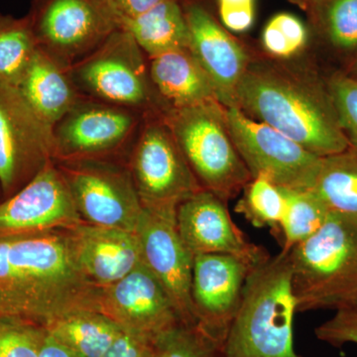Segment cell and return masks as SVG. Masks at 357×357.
Instances as JSON below:
<instances>
[{
	"label": "cell",
	"instance_id": "cell-28",
	"mask_svg": "<svg viewBox=\"0 0 357 357\" xmlns=\"http://www.w3.org/2000/svg\"><path fill=\"white\" fill-rule=\"evenodd\" d=\"M153 357H225L223 347L198 326L178 323L153 338Z\"/></svg>",
	"mask_w": 357,
	"mask_h": 357
},
{
	"label": "cell",
	"instance_id": "cell-23",
	"mask_svg": "<svg viewBox=\"0 0 357 357\" xmlns=\"http://www.w3.org/2000/svg\"><path fill=\"white\" fill-rule=\"evenodd\" d=\"M283 189L286 206L278 229L273 232L281 252L289 253L314 236L330 215V208L312 190Z\"/></svg>",
	"mask_w": 357,
	"mask_h": 357
},
{
	"label": "cell",
	"instance_id": "cell-25",
	"mask_svg": "<svg viewBox=\"0 0 357 357\" xmlns=\"http://www.w3.org/2000/svg\"><path fill=\"white\" fill-rule=\"evenodd\" d=\"M37 48L27 15L0 13V83L17 88Z\"/></svg>",
	"mask_w": 357,
	"mask_h": 357
},
{
	"label": "cell",
	"instance_id": "cell-21",
	"mask_svg": "<svg viewBox=\"0 0 357 357\" xmlns=\"http://www.w3.org/2000/svg\"><path fill=\"white\" fill-rule=\"evenodd\" d=\"M128 31L147 57L189 48L190 34L184 9L177 0H163L135 17L121 18Z\"/></svg>",
	"mask_w": 357,
	"mask_h": 357
},
{
	"label": "cell",
	"instance_id": "cell-40",
	"mask_svg": "<svg viewBox=\"0 0 357 357\" xmlns=\"http://www.w3.org/2000/svg\"><path fill=\"white\" fill-rule=\"evenodd\" d=\"M354 307V309H356V311H357V301H356V304H354V307Z\"/></svg>",
	"mask_w": 357,
	"mask_h": 357
},
{
	"label": "cell",
	"instance_id": "cell-14",
	"mask_svg": "<svg viewBox=\"0 0 357 357\" xmlns=\"http://www.w3.org/2000/svg\"><path fill=\"white\" fill-rule=\"evenodd\" d=\"M84 222L64 176L52 161L0 204V232L25 234L69 229Z\"/></svg>",
	"mask_w": 357,
	"mask_h": 357
},
{
	"label": "cell",
	"instance_id": "cell-19",
	"mask_svg": "<svg viewBox=\"0 0 357 357\" xmlns=\"http://www.w3.org/2000/svg\"><path fill=\"white\" fill-rule=\"evenodd\" d=\"M150 79L165 109H187L218 102L208 75L189 48L148 58Z\"/></svg>",
	"mask_w": 357,
	"mask_h": 357
},
{
	"label": "cell",
	"instance_id": "cell-12",
	"mask_svg": "<svg viewBox=\"0 0 357 357\" xmlns=\"http://www.w3.org/2000/svg\"><path fill=\"white\" fill-rule=\"evenodd\" d=\"M135 234L142 262L165 289L181 323L197 326L191 293L194 256L178 234L177 210L144 208Z\"/></svg>",
	"mask_w": 357,
	"mask_h": 357
},
{
	"label": "cell",
	"instance_id": "cell-30",
	"mask_svg": "<svg viewBox=\"0 0 357 357\" xmlns=\"http://www.w3.org/2000/svg\"><path fill=\"white\" fill-rule=\"evenodd\" d=\"M328 93L338 122L349 145L357 149V79L337 74L328 81Z\"/></svg>",
	"mask_w": 357,
	"mask_h": 357
},
{
	"label": "cell",
	"instance_id": "cell-16",
	"mask_svg": "<svg viewBox=\"0 0 357 357\" xmlns=\"http://www.w3.org/2000/svg\"><path fill=\"white\" fill-rule=\"evenodd\" d=\"M177 227L194 257L230 255L258 263L269 255L266 249L246 238L229 215L227 203L204 189L178 204Z\"/></svg>",
	"mask_w": 357,
	"mask_h": 357
},
{
	"label": "cell",
	"instance_id": "cell-24",
	"mask_svg": "<svg viewBox=\"0 0 357 357\" xmlns=\"http://www.w3.org/2000/svg\"><path fill=\"white\" fill-rule=\"evenodd\" d=\"M312 190L331 211L357 215V149L321 157Z\"/></svg>",
	"mask_w": 357,
	"mask_h": 357
},
{
	"label": "cell",
	"instance_id": "cell-1",
	"mask_svg": "<svg viewBox=\"0 0 357 357\" xmlns=\"http://www.w3.org/2000/svg\"><path fill=\"white\" fill-rule=\"evenodd\" d=\"M234 107L317 156L351 147L328 86L303 70L251 60L237 86Z\"/></svg>",
	"mask_w": 357,
	"mask_h": 357
},
{
	"label": "cell",
	"instance_id": "cell-8",
	"mask_svg": "<svg viewBox=\"0 0 357 357\" xmlns=\"http://www.w3.org/2000/svg\"><path fill=\"white\" fill-rule=\"evenodd\" d=\"M55 161L53 126L17 88L0 83V188L13 196Z\"/></svg>",
	"mask_w": 357,
	"mask_h": 357
},
{
	"label": "cell",
	"instance_id": "cell-38",
	"mask_svg": "<svg viewBox=\"0 0 357 357\" xmlns=\"http://www.w3.org/2000/svg\"><path fill=\"white\" fill-rule=\"evenodd\" d=\"M295 3L299 4L303 8L311 9L312 6L316 3L317 0H292Z\"/></svg>",
	"mask_w": 357,
	"mask_h": 357
},
{
	"label": "cell",
	"instance_id": "cell-7",
	"mask_svg": "<svg viewBox=\"0 0 357 357\" xmlns=\"http://www.w3.org/2000/svg\"><path fill=\"white\" fill-rule=\"evenodd\" d=\"M27 17L40 48L69 68L121 28L110 0H33Z\"/></svg>",
	"mask_w": 357,
	"mask_h": 357
},
{
	"label": "cell",
	"instance_id": "cell-26",
	"mask_svg": "<svg viewBox=\"0 0 357 357\" xmlns=\"http://www.w3.org/2000/svg\"><path fill=\"white\" fill-rule=\"evenodd\" d=\"M286 199L283 189L264 175L255 176L244 187L243 197L236 204V213L243 215L253 227L278 229Z\"/></svg>",
	"mask_w": 357,
	"mask_h": 357
},
{
	"label": "cell",
	"instance_id": "cell-11",
	"mask_svg": "<svg viewBox=\"0 0 357 357\" xmlns=\"http://www.w3.org/2000/svg\"><path fill=\"white\" fill-rule=\"evenodd\" d=\"M143 112L82 96L54 126L55 161L96 159L137 135Z\"/></svg>",
	"mask_w": 357,
	"mask_h": 357
},
{
	"label": "cell",
	"instance_id": "cell-13",
	"mask_svg": "<svg viewBox=\"0 0 357 357\" xmlns=\"http://www.w3.org/2000/svg\"><path fill=\"white\" fill-rule=\"evenodd\" d=\"M256 264L230 255L194 257L191 293L197 326L222 347L241 305L246 278Z\"/></svg>",
	"mask_w": 357,
	"mask_h": 357
},
{
	"label": "cell",
	"instance_id": "cell-22",
	"mask_svg": "<svg viewBox=\"0 0 357 357\" xmlns=\"http://www.w3.org/2000/svg\"><path fill=\"white\" fill-rule=\"evenodd\" d=\"M81 357H102L122 328L96 312H77L42 326Z\"/></svg>",
	"mask_w": 357,
	"mask_h": 357
},
{
	"label": "cell",
	"instance_id": "cell-9",
	"mask_svg": "<svg viewBox=\"0 0 357 357\" xmlns=\"http://www.w3.org/2000/svg\"><path fill=\"white\" fill-rule=\"evenodd\" d=\"M227 122L231 139L252 178L264 175L286 189L314 188L321 157L236 107H227Z\"/></svg>",
	"mask_w": 357,
	"mask_h": 357
},
{
	"label": "cell",
	"instance_id": "cell-36",
	"mask_svg": "<svg viewBox=\"0 0 357 357\" xmlns=\"http://www.w3.org/2000/svg\"><path fill=\"white\" fill-rule=\"evenodd\" d=\"M163 0H110L121 18L135 17L146 13Z\"/></svg>",
	"mask_w": 357,
	"mask_h": 357
},
{
	"label": "cell",
	"instance_id": "cell-17",
	"mask_svg": "<svg viewBox=\"0 0 357 357\" xmlns=\"http://www.w3.org/2000/svg\"><path fill=\"white\" fill-rule=\"evenodd\" d=\"M184 13L190 51L211 79L218 102L234 107L237 86L250 64L248 52L201 4H189Z\"/></svg>",
	"mask_w": 357,
	"mask_h": 357
},
{
	"label": "cell",
	"instance_id": "cell-29",
	"mask_svg": "<svg viewBox=\"0 0 357 357\" xmlns=\"http://www.w3.org/2000/svg\"><path fill=\"white\" fill-rule=\"evenodd\" d=\"M307 41L306 26L293 14H276L263 29V48L272 57L292 58L306 47Z\"/></svg>",
	"mask_w": 357,
	"mask_h": 357
},
{
	"label": "cell",
	"instance_id": "cell-6",
	"mask_svg": "<svg viewBox=\"0 0 357 357\" xmlns=\"http://www.w3.org/2000/svg\"><path fill=\"white\" fill-rule=\"evenodd\" d=\"M129 172L143 208L177 210L178 204L204 190L164 121L162 110L143 114Z\"/></svg>",
	"mask_w": 357,
	"mask_h": 357
},
{
	"label": "cell",
	"instance_id": "cell-31",
	"mask_svg": "<svg viewBox=\"0 0 357 357\" xmlns=\"http://www.w3.org/2000/svg\"><path fill=\"white\" fill-rule=\"evenodd\" d=\"M318 340L333 347L357 344V311L354 307H342L333 317L314 330Z\"/></svg>",
	"mask_w": 357,
	"mask_h": 357
},
{
	"label": "cell",
	"instance_id": "cell-27",
	"mask_svg": "<svg viewBox=\"0 0 357 357\" xmlns=\"http://www.w3.org/2000/svg\"><path fill=\"white\" fill-rule=\"evenodd\" d=\"M311 10L335 48H357V0H317Z\"/></svg>",
	"mask_w": 357,
	"mask_h": 357
},
{
	"label": "cell",
	"instance_id": "cell-3",
	"mask_svg": "<svg viewBox=\"0 0 357 357\" xmlns=\"http://www.w3.org/2000/svg\"><path fill=\"white\" fill-rule=\"evenodd\" d=\"M297 312L351 307L357 301V215L331 211L289 252Z\"/></svg>",
	"mask_w": 357,
	"mask_h": 357
},
{
	"label": "cell",
	"instance_id": "cell-18",
	"mask_svg": "<svg viewBox=\"0 0 357 357\" xmlns=\"http://www.w3.org/2000/svg\"><path fill=\"white\" fill-rule=\"evenodd\" d=\"M70 234L79 266L98 287L121 280L142 261L135 232L83 222Z\"/></svg>",
	"mask_w": 357,
	"mask_h": 357
},
{
	"label": "cell",
	"instance_id": "cell-33",
	"mask_svg": "<svg viewBox=\"0 0 357 357\" xmlns=\"http://www.w3.org/2000/svg\"><path fill=\"white\" fill-rule=\"evenodd\" d=\"M220 22L225 29L243 33L255 20V0H217Z\"/></svg>",
	"mask_w": 357,
	"mask_h": 357
},
{
	"label": "cell",
	"instance_id": "cell-20",
	"mask_svg": "<svg viewBox=\"0 0 357 357\" xmlns=\"http://www.w3.org/2000/svg\"><path fill=\"white\" fill-rule=\"evenodd\" d=\"M69 69L38 46L17 86L26 102L53 128L82 98Z\"/></svg>",
	"mask_w": 357,
	"mask_h": 357
},
{
	"label": "cell",
	"instance_id": "cell-35",
	"mask_svg": "<svg viewBox=\"0 0 357 357\" xmlns=\"http://www.w3.org/2000/svg\"><path fill=\"white\" fill-rule=\"evenodd\" d=\"M39 357H81L50 335L42 326L38 333Z\"/></svg>",
	"mask_w": 357,
	"mask_h": 357
},
{
	"label": "cell",
	"instance_id": "cell-37",
	"mask_svg": "<svg viewBox=\"0 0 357 357\" xmlns=\"http://www.w3.org/2000/svg\"><path fill=\"white\" fill-rule=\"evenodd\" d=\"M9 237L0 239V286L10 283L15 277V269L9 260Z\"/></svg>",
	"mask_w": 357,
	"mask_h": 357
},
{
	"label": "cell",
	"instance_id": "cell-15",
	"mask_svg": "<svg viewBox=\"0 0 357 357\" xmlns=\"http://www.w3.org/2000/svg\"><path fill=\"white\" fill-rule=\"evenodd\" d=\"M96 312L123 330L155 337L181 323L168 294L142 261L112 285L100 287Z\"/></svg>",
	"mask_w": 357,
	"mask_h": 357
},
{
	"label": "cell",
	"instance_id": "cell-34",
	"mask_svg": "<svg viewBox=\"0 0 357 357\" xmlns=\"http://www.w3.org/2000/svg\"><path fill=\"white\" fill-rule=\"evenodd\" d=\"M102 357H153V340L122 328Z\"/></svg>",
	"mask_w": 357,
	"mask_h": 357
},
{
	"label": "cell",
	"instance_id": "cell-10",
	"mask_svg": "<svg viewBox=\"0 0 357 357\" xmlns=\"http://www.w3.org/2000/svg\"><path fill=\"white\" fill-rule=\"evenodd\" d=\"M58 168L84 222L135 232L144 208L129 171L96 159L62 162Z\"/></svg>",
	"mask_w": 357,
	"mask_h": 357
},
{
	"label": "cell",
	"instance_id": "cell-32",
	"mask_svg": "<svg viewBox=\"0 0 357 357\" xmlns=\"http://www.w3.org/2000/svg\"><path fill=\"white\" fill-rule=\"evenodd\" d=\"M39 326H0V357H39Z\"/></svg>",
	"mask_w": 357,
	"mask_h": 357
},
{
	"label": "cell",
	"instance_id": "cell-2",
	"mask_svg": "<svg viewBox=\"0 0 357 357\" xmlns=\"http://www.w3.org/2000/svg\"><path fill=\"white\" fill-rule=\"evenodd\" d=\"M289 253L268 255L249 272L223 344L225 357H302L294 347L297 312Z\"/></svg>",
	"mask_w": 357,
	"mask_h": 357
},
{
	"label": "cell",
	"instance_id": "cell-4",
	"mask_svg": "<svg viewBox=\"0 0 357 357\" xmlns=\"http://www.w3.org/2000/svg\"><path fill=\"white\" fill-rule=\"evenodd\" d=\"M162 115L202 187L225 203L238 196L252 176L230 136L227 107L213 102Z\"/></svg>",
	"mask_w": 357,
	"mask_h": 357
},
{
	"label": "cell",
	"instance_id": "cell-5",
	"mask_svg": "<svg viewBox=\"0 0 357 357\" xmlns=\"http://www.w3.org/2000/svg\"><path fill=\"white\" fill-rule=\"evenodd\" d=\"M69 70L82 96L143 114L160 110L154 107L155 89L144 52L121 28Z\"/></svg>",
	"mask_w": 357,
	"mask_h": 357
},
{
	"label": "cell",
	"instance_id": "cell-39",
	"mask_svg": "<svg viewBox=\"0 0 357 357\" xmlns=\"http://www.w3.org/2000/svg\"><path fill=\"white\" fill-rule=\"evenodd\" d=\"M352 77H356L357 79V58L356 60L354 61V64L352 66Z\"/></svg>",
	"mask_w": 357,
	"mask_h": 357
}]
</instances>
